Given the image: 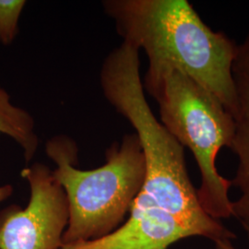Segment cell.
<instances>
[{
    "label": "cell",
    "instance_id": "6da1fadb",
    "mask_svg": "<svg viewBox=\"0 0 249 249\" xmlns=\"http://www.w3.org/2000/svg\"><path fill=\"white\" fill-rule=\"evenodd\" d=\"M100 86L110 106L133 126L145 160L141 193L172 215L193 236L216 243L235 234L205 213L187 173L184 147L151 111L141 77L140 51L121 43L100 70Z\"/></svg>",
    "mask_w": 249,
    "mask_h": 249
},
{
    "label": "cell",
    "instance_id": "7a4b0ae2",
    "mask_svg": "<svg viewBox=\"0 0 249 249\" xmlns=\"http://www.w3.org/2000/svg\"><path fill=\"white\" fill-rule=\"evenodd\" d=\"M102 6L122 43L142 49L149 64L178 67L236 117L232 64L238 45L213 31L187 0H105Z\"/></svg>",
    "mask_w": 249,
    "mask_h": 249
},
{
    "label": "cell",
    "instance_id": "3957f363",
    "mask_svg": "<svg viewBox=\"0 0 249 249\" xmlns=\"http://www.w3.org/2000/svg\"><path fill=\"white\" fill-rule=\"evenodd\" d=\"M142 84L158 104L160 123L194 155L201 176L196 196L203 211L218 221L232 217L231 181L220 175L216 159L223 147L231 149L233 116L213 94L176 66L149 64Z\"/></svg>",
    "mask_w": 249,
    "mask_h": 249
},
{
    "label": "cell",
    "instance_id": "277c9868",
    "mask_svg": "<svg viewBox=\"0 0 249 249\" xmlns=\"http://www.w3.org/2000/svg\"><path fill=\"white\" fill-rule=\"evenodd\" d=\"M45 151L56 166L53 177L69 204L63 244L96 239L124 223L145 180V160L136 134L113 143L106 152V163L95 169L76 166L79 150L69 136L52 137Z\"/></svg>",
    "mask_w": 249,
    "mask_h": 249
},
{
    "label": "cell",
    "instance_id": "5b68a950",
    "mask_svg": "<svg viewBox=\"0 0 249 249\" xmlns=\"http://www.w3.org/2000/svg\"><path fill=\"white\" fill-rule=\"evenodd\" d=\"M30 186L25 209L12 205L0 213V249H57L69 223L66 193L53 171L35 162L20 173Z\"/></svg>",
    "mask_w": 249,
    "mask_h": 249
},
{
    "label": "cell",
    "instance_id": "8992f818",
    "mask_svg": "<svg viewBox=\"0 0 249 249\" xmlns=\"http://www.w3.org/2000/svg\"><path fill=\"white\" fill-rule=\"evenodd\" d=\"M192 236L172 215L140 193L128 219L116 230L96 239L62 244L57 249H167Z\"/></svg>",
    "mask_w": 249,
    "mask_h": 249
},
{
    "label": "cell",
    "instance_id": "52a82bcc",
    "mask_svg": "<svg viewBox=\"0 0 249 249\" xmlns=\"http://www.w3.org/2000/svg\"><path fill=\"white\" fill-rule=\"evenodd\" d=\"M239 101L235 134L231 150L238 158V167L231 186L238 187L240 196L231 201V216L241 225H249V77L233 75Z\"/></svg>",
    "mask_w": 249,
    "mask_h": 249
},
{
    "label": "cell",
    "instance_id": "ba28073f",
    "mask_svg": "<svg viewBox=\"0 0 249 249\" xmlns=\"http://www.w3.org/2000/svg\"><path fill=\"white\" fill-rule=\"evenodd\" d=\"M0 133L8 136L18 144L26 162L35 157L39 146L35 118L25 109L13 105L9 92L1 86Z\"/></svg>",
    "mask_w": 249,
    "mask_h": 249
},
{
    "label": "cell",
    "instance_id": "9c48e42d",
    "mask_svg": "<svg viewBox=\"0 0 249 249\" xmlns=\"http://www.w3.org/2000/svg\"><path fill=\"white\" fill-rule=\"evenodd\" d=\"M27 2L0 0V44L10 45L18 34V21Z\"/></svg>",
    "mask_w": 249,
    "mask_h": 249
},
{
    "label": "cell",
    "instance_id": "30bf717a",
    "mask_svg": "<svg viewBox=\"0 0 249 249\" xmlns=\"http://www.w3.org/2000/svg\"><path fill=\"white\" fill-rule=\"evenodd\" d=\"M232 75L249 77V35L242 45L237 46L232 64Z\"/></svg>",
    "mask_w": 249,
    "mask_h": 249
},
{
    "label": "cell",
    "instance_id": "8fae6325",
    "mask_svg": "<svg viewBox=\"0 0 249 249\" xmlns=\"http://www.w3.org/2000/svg\"><path fill=\"white\" fill-rule=\"evenodd\" d=\"M242 227L245 230L246 235H247L249 242V225H242ZM214 244H215V249H236L233 247L231 241H218Z\"/></svg>",
    "mask_w": 249,
    "mask_h": 249
},
{
    "label": "cell",
    "instance_id": "7c38bea8",
    "mask_svg": "<svg viewBox=\"0 0 249 249\" xmlns=\"http://www.w3.org/2000/svg\"><path fill=\"white\" fill-rule=\"evenodd\" d=\"M13 193V187L11 185H5L0 187V202L8 199Z\"/></svg>",
    "mask_w": 249,
    "mask_h": 249
}]
</instances>
